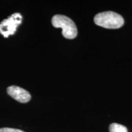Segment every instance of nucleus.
Instances as JSON below:
<instances>
[{"label": "nucleus", "mask_w": 132, "mask_h": 132, "mask_svg": "<svg viewBox=\"0 0 132 132\" xmlns=\"http://www.w3.org/2000/svg\"><path fill=\"white\" fill-rule=\"evenodd\" d=\"M0 132H24L19 129L12 128H0Z\"/></svg>", "instance_id": "423d86ee"}, {"label": "nucleus", "mask_w": 132, "mask_h": 132, "mask_svg": "<svg viewBox=\"0 0 132 132\" xmlns=\"http://www.w3.org/2000/svg\"><path fill=\"white\" fill-rule=\"evenodd\" d=\"M53 26L62 29V36L66 39H73L78 34L77 26L72 19L63 15H55L52 19Z\"/></svg>", "instance_id": "f03ea898"}, {"label": "nucleus", "mask_w": 132, "mask_h": 132, "mask_svg": "<svg viewBox=\"0 0 132 132\" xmlns=\"http://www.w3.org/2000/svg\"><path fill=\"white\" fill-rule=\"evenodd\" d=\"M110 132H128V130L124 125L119 124L117 123H113L109 127Z\"/></svg>", "instance_id": "39448f33"}, {"label": "nucleus", "mask_w": 132, "mask_h": 132, "mask_svg": "<svg viewBox=\"0 0 132 132\" xmlns=\"http://www.w3.org/2000/svg\"><path fill=\"white\" fill-rule=\"evenodd\" d=\"M94 20L97 25L108 29L119 28L124 23L122 16L112 11L99 13L95 16Z\"/></svg>", "instance_id": "f257e3e1"}, {"label": "nucleus", "mask_w": 132, "mask_h": 132, "mask_svg": "<svg viewBox=\"0 0 132 132\" xmlns=\"http://www.w3.org/2000/svg\"><path fill=\"white\" fill-rule=\"evenodd\" d=\"M22 16L20 13H14L0 23V33L7 38L15 34L16 28L21 23Z\"/></svg>", "instance_id": "7ed1b4c3"}, {"label": "nucleus", "mask_w": 132, "mask_h": 132, "mask_svg": "<svg viewBox=\"0 0 132 132\" xmlns=\"http://www.w3.org/2000/svg\"><path fill=\"white\" fill-rule=\"evenodd\" d=\"M7 94L16 101L25 103L31 100V95L27 90L16 86H11L7 87Z\"/></svg>", "instance_id": "20e7f679"}]
</instances>
